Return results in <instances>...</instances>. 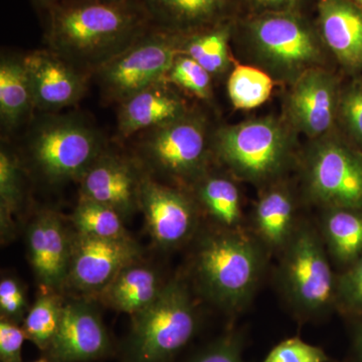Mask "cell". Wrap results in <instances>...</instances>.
I'll return each mask as SVG.
<instances>
[{
	"label": "cell",
	"mask_w": 362,
	"mask_h": 362,
	"mask_svg": "<svg viewBox=\"0 0 362 362\" xmlns=\"http://www.w3.org/2000/svg\"><path fill=\"white\" fill-rule=\"evenodd\" d=\"M139 135L138 153L154 173L187 185H194L207 173L213 133L197 109Z\"/></svg>",
	"instance_id": "cell-7"
},
{
	"label": "cell",
	"mask_w": 362,
	"mask_h": 362,
	"mask_svg": "<svg viewBox=\"0 0 362 362\" xmlns=\"http://www.w3.org/2000/svg\"><path fill=\"white\" fill-rule=\"evenodd\" d=\"M136 0H64L47 11V49L84 73H93L150 28Z\"/></svg>",
	"instance_id": "cell-1"
},
{
	"label": "cell",
	"mask_w": 362,
	"mask_h": 362,
	"mask_svg": "<svg viewBox=\"0 0 362 362\" xmlns=\"http://www.w3.org/2000/svg\"><path fill=\"white\" fill-rule=\"evenodd\" d=\"M262 269L261 249L238 230H226L204 238L195 259L202 290L228 310H238L247 303Z\"/></svg>",
	"instance_id": "cell-6"
},
{
	"label": "cell",
	"mask_w": 362,
	"mask_h": 362,
	"mask_svg": "<svg viewBox=\"0 0 362 362\" xmlns=\"http://www.w3.org/2000/svg\"><path fill=\"white\" fill-rule=\"evenodd\" d=\"M286 247L282 282L288 298L304 313L327 310L337 298V282L322 242L312 228L301 226Z\"/></svg>",
	"instance_id": "cell-10"
},
{
	"label": "cell",
	"mask_w": 362,
	"mask_h": 362,
	"mask_svg": "<svg viewBox=\"0 0 362 362\" xmlns=\"http://www.w3.org/2000/svg\"><path fill=\"white\" fill-rule=\"evenodd\" d=\"M138 257L139 247L130 237L105 239L78 233L73 239L66 283L81 292L101 294Z\"/></svg>",
	"instance_id": "cell-12"
},
{
	"label": "cell",
	"mask_w": 362,
	"mask_h": 362,
	"mask_svg": "<svg viewBox=\"0 0 362 362\" xmlns=\"http://www.w3.org/2000/svg\"><path fill=\"white\" fill-rule=\"evenodd\" d=\"M106 149L101 133L75 114L45 113L28 135L33 168L51 183L80 180Z\"/></svg>",
	"instance_id": "cell-5"
},
{
	"label": "cell",
	"mask_w": 362,
	"mask_h": 362,
	"mask_svg": "<svg viewBox=\"0 0 362 362\" xmlns=\"http://www.w3.org/2000/svg\"><path fill=\"white\" fill-rule=\"evenodd\" d=\"M112 350L110 335L99 311L87 301L64 305L61 323L45 357L51 362H89Z\"/></svg>",
	"instance_id": "cell-14"
},
{
	"label": "cell",
	"mask_w": 362,
	"mask_h": 362,
	"mask_svg": "<svg viewBox=\"0 0 362 362\" xmlns=\"http://www.w3.org/2000/svg\"><path fill=\"white\" fill-rule=\"evenodd\" d=\"M194 187L197 199L216 223L226 230H239L243 220L242 197L232 178L207 171Z\"/></svg>",
	"instance_id": "cell-26"
},
{
	"label": "cell",
	"mask_w": 362,
	"mask_h": 362,
	"mask_svg": "<svg viewBox=\"0 0 362 362\" xmlns=\"http://www.w3.org/2000/svg\"><path fill=\"white\" fill-rule=\"evenodd\" d=\"M356 148L362 150V77L341 87L338 106L337 130Z\"/></svg>",
	"instance_id": "cell-31"
},
{
	"label": "cell",
	"mask_w": 362,
	"mask_h": 362,
	"mask_svg": "<svg viewBox=\"0 0 362 362\" xmlns=\"http://www.w3.org/2000/svg\"><path fill=\"white\" fill-rule=\"evenodd\" d=\"M163 286L153 269L135 262L123 269L100 295L107 306L133 316L153 303Z\"/></svg>",
	"instance_id": "cell-21"
},
{
	"label": "cell",
	"mask_w": 362,
	"mask_h": 362,
	"mask_svg": "<svg viewBox=\"0 0 362 362\" xmlns=\"http://www.w3.org/2000/svg\"><path fill=\"white\" fill-rule=\"evenodd\" d=\"M182 37L150 26L127 49L96 71L102 96L120 104L136 93L165 80L180 54Z\"/></svg>",
	"instance_id": "cell-8"
},
{
	"label": "cell",
	"mask_w": 362,
	"mask_h": 362,
	"mask_svg": "<svg viewBox=\"0 0 362 362\" xmlns=\"http://www.w3.org/2000/svg\"><path fill=\"white\" fill-rule=\"evenodd\" d=\"M49 291L37 297L28 310L23 326L26 339L35 343L44 352L56 337L65 305L58 295Z\"/></svg>",
	"instance_id": "cell-28"
},
{
	"label": "cell",
	"mask_w": 362,
	"mask_h": 362,
	"mask_svg": "<svg viewBox=\"0 0 362 362\" xmlns=\"http://www.w3.org/2000/svg\"><path fill=\"white\" fill-rule=\"evenodd\" d=\"M35 110L32 85L23 57L4 54L0 61V119L13 130Z\"/></svg>",
	"instance_id": "cell-23"
},
{
	"label": "cell",
	"mask_w": 362,
	"mask_h": 362,
	"mask_svg": "<svg viewBox=\"0 0 362 362\" xmlns=\"http://www.w3.org/2000/svg\"><path fill=\"white\" fill-rule=\"evenodd\" d=\"M0 310L2 318L18 323L25 315L26 298L23 288L13 278H6L0 282Z\"/></svg>",
	"instance_id": "cell-37"
},
{
	"label": "cell",
	"mask_w": 362,
	"mask_h": 362,
	"mask_svg": "<svg viewBox=\"0 0 362 362\" xmlns=\"http://www.w3.org/2000/svg\"><path fill=\"white\" fill-rule=\"evenodd\" d=\"M354 349L357 361L362 362V322L359 323L354 332Z\"/></svg>",
	"instance_id": "cell-39"
},
{
	"label": "cell",
	"mask_w": 362,
	"mask_h": 362,
	"mask_svg": "<svg viewBox=\"0 0 362 362\" xmlns=\"http://www.w3.org/2000/svg\"><path fill=\"white\" fill-rule=\"evenodd\" d=\"M275 81L254 66L237 65L228 80L230 102L237 109H254L270 98Z\"/></svg>",
	"instance_id": "cell-27"
},
{
	"label": "cell",
	"mask_w": 362,
	"mask_h": 362,
	"mask_svg": "<svg viewBox=\"0 0 362 362\" xmlns=\"http://www.w3.org/2000/svg\"><path fill=\"white\" fill-rule=\"evenodd\" d=\"M199 318L187 286L169 281L158 298L133 315L125 347V362H168L192 341Z\"/></svg>",
	"instance_id": "cell-4"
},
{
	"label": "cell",
	"mask_w": 362,
	"mask_h": 362,
	"mask_svg": "<svg viewBox=\"0 0 362 362\" xmlns=\"http://www.w3.org/2000/svg\"><path fill=\"white\" fill-rule=\"evenodd\" d=\"M341 87L329 68L307 71L289 86L283 117L311 140L335 132Z\"/></svg>",
	"instance_id": "cell-11"
},
{
	"label": "cell",
	"mask_w": 362,
	"mask_h": 362,
	"mask_svg": "<svg viewBox=\"0 0 362 362\" xmlns=\"http://www.w3.org/2000/svg\"><path fill=\"white\" fill-rule=\"evenodd\" d=\"M33 362H51L49 361V359L47 358V357H42V358L39 359V361H35Z\"/></svg>",
	"instance_id": "cell-43"
},
{
	"label": "cell",
	"mask_w": 362,
	"mask_h": 362,
	"mask_svg": "<svg viewBox=\"0 0 362 362\" xmlns=\"http://www.w3.org/2000/svg\"><path fill=\"white\" fill-rule=\"evenodd\" d=\"M118 105L117 128L123 139L173 122L190 109L166 80L136 93Z\"/></svg>",
	"instance_id": "cell-20"
},
{
	"label": "cell",
	"mask_w": 362,
	"mask_h": 362,
	"mask_svg": "<svg viewBox=\"0 0 362 362\" xmlns=\"http://www.w3.org/2000/svg\"><path fill=\"white\" fill-rule=\"evenodd\" d=\"M295 213L294 197L286 185L273 183L261 194L254 209V225L267 246H287L295 232Z\"/></svg>",
	"instance_id": "cell-22"
},
{
	"label": "cell",
	"mask_w": 362,
	"mask_h": 362,
	"mask_svg": "<svg viewBox=\"0 0 362 362\" xmlns=\"http://www.w3.org/2000/svg\"><path fill=\"white\" fill-rule=\"evenodd\" d=\"M25 58L35 110L57 113L74 106L87 92V74L49 49L28 52Z\"/></svg>",
	"instance_id": "cell-15"
},
{
	"label": "cell",
	"mask_w": 362,
	"mask_h": 362,
	"mask_svg": "<svg viewBox=\"0 0 362 362\" xmlns=\"http://www.w3.org/2000/svg\"><path fill=\"white\" fill-rule=\"evenodd\" d=\"M296 134L284 117H259L221 126L211 135V151L239 180L271 185L291 165Z\"/></svg>",
	"instance_id": "cell-3"
},
{
	"label": "cell",
	"mask_w": 362,
	"mask_h": 362,
	"mask_svg": "<svg viewBox=\"0 0 362 362\" xmlns=\"http://www.w3.org/2000/svg\"><path fill=\"white\" fill-rule=\"evenodd\" d=\"M26 335L23 328L7 319L0 322V358L2 362H23L21 349Z\"/></svg>",
	"instance_id": "cell-38"
},
{
	"label": "cell",
	"mask_w": 362,
	"mask_h": 362,
	"mask_svg": "<svg viewBox=\"0 0 362 362\" xmlns=\"http://www.w3.org/2000/svg\"><path fill=\"white\" fill-rule=\"evenodd\" d=\"M142 209L152 239L162 247H175L189 239L197 226L194 202L180 188L162 185L143 173L139 187Z\"/></svg>",
	"instance_id": "cell-13"
},
{
	"label": "cell",
	"mask_w": 362,
	"mask_h": 362,
	"mask_svg": "<svg viewBox=\"0 0 362 362\" xmlns=\"http://www.w3.org/2000/svg\"><path fill=\"white\" fill-rule=\"evenodd\" d=\"M23 178L21 162L13 152L0 151V220L2 235L13 230V214L23 202Z\"/></svg>",
	"instance_id": "cell-30"
},
{
	"label": "cell",
	"mask_w": 362,
	"mask_h": 362,
	"mask_svg": "<svg viewBox=\"0 0 362 362\" xmlns=\"http://www.w3.org/2000/svg\"><path fill=\"white\" fill-rule=\"evenodd\" d=\"M150 25L187 37L239 16L238 0H136Z\"/></svg>",
	"instance_id": "cell-17"
},
{
	"label": "cell",
	"mask_w": 362,
	"mask_h": 362,
	"mask_svg": "<svg viewBox=\"0 0 362 362\" xmlns=\"http://www.w3.org/2000/svg\"><path fill=\"white\" fill-rule=\"evenodd\" d=\"M142 175L130 159L106 149L78 180L80 199L110 206L128 218L139 209Z\"/></svg>",
	"instance_id": "cell-16"
},
{
	"label": "cell",
	"mask_w": 362,
	"mask_h": 362,
	"mask_svg": "<svg viewBox=\"0 0 362 362\" xmlns=\"http://www.w3.org/2000/svg\"><path fill=\"white\" fill-rule=\"evenodd\" d=\"M322 230L330 254L338 263L352 265L362 256V207H325Z\"/></svg>",
	"instance_id": "cell-24"
},
{
	"label": "cell",
	"mask_w": 362,
	"mask_h": 362,
	"mask_svg": "<svg viewBox=\"0 0 362 362\" xmlns=\"http://www.w3.org/2000/svg\"><path fill=\"white\" fill-rule=\"evenodd\" d=\"M263 362H329V357L320 347L292 337L276 345Z\"/></svg>",
	"instance_id": "cell-33"
},
{
	"label": "cell",
	"mask_w": 362,
	"mask_h": 362,
	"mask_svg": "<svg viewBox=\"0 0 362 362\" xmlns=\"http://www.w3.org/2000/svg\"><path fill=\"white\" fill-rule=\"evenodd\" d=\"M304 177L312 199L325 207H362V152L338 131L311 140Z\"/></svg>",
	"instance_id": "cell-9"
},
{
	"label": "cell",
	"mask_w": 362,
	"mask_h": 362,
	"mask_svg": "<svg viewBox=\"0 0 362 362\" xmlns=\"http://www.w3.org/2000/svg\"><path fill=\"white\" fill-rule=\"evenodd\" d=\"M316 4L317 0H238V18L275 13L308 14L309 7L316 8Z\"/></svg>",
	"instance_id": "cell-35"
},
{
	"label": "cell",
	"mask_w": 362,
	"mask_h": 362,
	"mask_svg": "<svg viewBox=\"0 0 362 362\" xmlns=\"http://www.w3.org/2000/svg\"><path fill=\"white\" fill-rule=\"evenodd\" d=\"M240 335L228 333L209 344L188 362H245Z\"/></svg>",
	"instance_id": "cell-36"
},
{
	"label": "cell",
	"mask_w": 362,
	"mask_h": 362,
	"mask_svg": "<svg viewBox=\"0 0 362 362\" xmlns=\"http://www.w3.org/2000/svg\"><path fill=\"white\" fill-rule=\"evenodd\" d=\"M32 1L37 8L47 11L49 9H51L52 7L61 4L64 0H32Z\"/></svg>",
	"instance_id": "cell-40"
},
{
	"label": "cell",
	"mask_w": 362,
	"mask_h": 362,
	"mask_svg": "<svg viewBox=\"0 0 362 362\" xmlns=\"http://www.w3.org/2000/svg\"><path fill=\"white\" fill-rule=\"evenodd\" d=\"M71 220L80 235L105 239L129 237L124 228L123 216L99 202L80 199Z\"/></svg>",
	"instance_id": "cell-29"
},
{
	"label": "cell",
	"mask_w": 362,
	"mask_h": 362,
	"mask_svg": "<svg viewBox=\"0 0 362 362\" xmlns=\"http://www.w3.org/2000/svg\"><path fill=\"white\" fill-rule=\"evenodd\" d=\"M351 1L354 2V4H356L362 11V0H351Z\"/></svg>",
	"instance_id": "cell-42"
},
{
	"label": "cell",
	"mask_w": 362,
	"mask_h": 362,
	"mask_svg": "<svg viewBox=\"0 0 362 362\" xmlns=\"http://www.w3.org/2000/svg\"><path fill=\"white\" fill-rule=\"evenodd\" d=\"M100 1L108 2V4H121V2L128 1V0H100Z\"/></svg>",
	"instance_id": "cell-41"
},
{
	"label": "cell",
	"mask_w": 362,
	"mask_h": 362,
	"mask_svg": "<svg viewBox=\"0 0 362 362\" xmlns=\"http://www.w3.org/2000/svg\"><path fill=\"white\" fill-rule=\"evenodd\" d=\"M235 21L182 37L180 54L189 57L204 66L211 76L221 77L230 70V42Z\"/></svg>",
	"instance_id": "cell-25"
},
{
	"label": "cell",
	"mask_w": 362,
	"mask_h": 362,
	"mask_svg": "<svg viewBox=\"0 0 362 362\" xmlns=\"http://www.w3.org/2000/svg\"><path fill=\"white\" fill-rule=\"evenodd\" d=\"M337 298L344 310L362 317V256L338 279Z\"/></svg>",
	"instance_id": "cell-34"
},
{
	"label": "cell",
	"mask_w": 362,
	"mask_h": 362,
	"mask_svg": "<svg viewBox=\"0 0 362 362\" xmlns=\"http://www.w3.org/2000/svg\"><path fill=\"white\" fill-rule=\"evenodd\" d=\"M316 25L331 56L347 73L362 70V11L351 0H317Z\"/></svg>",
	"instance_id": "cell-19"
},
{
	"label": "cell",
	"mask_w": 362,
	"mask_h": 362,
	"mask_svg": "<svg viewBox=\"0 0 362 362\" xmlns=\"http://www.w3.org/2000/svg\"><path fill=\"white\" fill-rule=\"evenodd\" d=\"M232 40L275 82L291 86L311 69L328 68L329 52L309 14L242 16L235 21Z\"/></svg>",
	"instance_id": "cell-2"
},
{
	"label": "cell",
	"mask_w": 362,
	"mask_h": 362,
	"mask_svg": "<svg viewBox=\"0 0 362 362\" xmlns=\"http://www.w3.org/2000/svg\"><path fill=\"white\" fill-rule=\"evenodd\" d=\"M165 80L171 86H176L197 99L206 101L213 96V76L194 59L185 54H180L176 57Z\"/></svg>",
	"instance_id": "cell-32"
},
{
	"label": "cell",
	"mask_w": 362,
	"mask_h": 362,
	"mask_svg": "<svg viewBox=\"0 0 362 362\" xmlns=\"http://www.w3.org/2000/svg\"><path fill=\"white\" fill-rule=\"evenodd\" d=\"M73 240L58 214L45 211L35 216L28 230L30 261L35 277L45 290L66 284Z\"/></svg>",
	"instance_id": "cell-18"
}]
</instances>
